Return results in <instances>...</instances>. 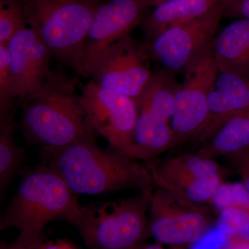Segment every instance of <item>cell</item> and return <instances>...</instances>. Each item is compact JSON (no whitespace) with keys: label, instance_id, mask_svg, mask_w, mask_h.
<instances>
[{"label":"cell","instance_id":"ba28073f","mask_svg":"<svg viewBox=\"0 0 249 249\" xmlns=\"http://www.w3.org/2000/svg\"><path fill=\"white\" fill-rule=\"evenodd\" d=\"M224 17V2L201 17L172 26L145 42L150 58L169 70L185 71L212 45Z\"/></svg>","mask_w":249,"mask_h":249},{"label":"cell","instance_id":"ac0fdd59","mask_svg":"<svg viewBox=\"0 0 249 249\" xmlns=\"http://www.w3.org/2000/svg\"><path fill=\"white\" fill-rule=\"evenodd\" d=\"M196 152L213 160L219 156L239 157L249 151V111L232 116Z\"/></svg>","mask_w":249,"mask_h":249},{"label":"cell","instance_id":"4fadbf2b","mask_svg":"<svg viewBox=\"0 0 249 249\" xmlns=\"http://www.w3.org/2000/svg\"><path fill=\"white\" fill-rule=\"evenodd\" d=\"M10 70L19 104L43 86L50 76L53 55L48 46L30 27L6 44Z\"/></svg>","mask_w":249,"mask_h":249},{"label":"cell","instance_id":"4316f807","mask_svg":"<svg viewBox=\"0 0 249 249\" xmlns=\"http://www.w3.org/2000/svg\"><path fill=\"white\" fill-rule=\"evenodd\" d=\"M43 249H81L74 244L67 240L58 239L55 240H47L44 245Z\"/></svg>","mask_w":249,"mask_h":249},{"label":"cell","instance_id":"277c9868","mask_svg":"<svg viewBox=\"0 0 249 249\" xmlns=\"http://www.w3.org/2000/svg\"><path fill=\"white\" fill-rule=\"evenodd\" d=\"M153 188L117 200L80 206L68 222L90 249H131L149 231Z\"/></svg>","mask_w":249,"mask_h":249},{"label":"cell","instance_id":"5b68a950","mask_svg":"<svg viewBox=\"0 0 249 249\" xmlns=\"http://www.w3.org/2000/svg\"><path fill=\"white\" fill-rule=\"evenodd\" d=\"M27 24L59 62L79 71L85 39L100 3L88 0H20Z\"/></svg>","mask_w":249,"mask_h":249},{"label":"cell","instance_id":"7402d4cb","mask_svg":"<svg viewBox=\"0 0 249 249\" xmlns=\"http://www.w3.org/2000/svg\"><path fill=\"white\" fill-rule=\"evenodd\" d=\"M218 229L229 239L249 242V211L242 208L223 209L219 213Z\"/></svg>","mask_w":249,"mask_h":249},{"label":"cell","instance_id":"484cf974","mask_svg":"<svg viewBox=\"0 0 249 249\" xmlns=\"http://www.w3.org/2000/svg\"><path fill=\"white\" fill-rule=\"evenodd\" d=\"M236 158L239 160V170L242 178V184L245 186L249 196V151Z\"/></svg>","mask_w":249,"mask_h":249},{"label":"cell","instance_id":"44dd1931","mask_svg":"<svg viewBox=\"0 0 249 249\" xmlns=\"http://www.w3.org/2000/svg\"><path fill=\"white\" fill-rule=\"evenodd\" d=\"M16 101L18 96L10 70L7 47L0 43V121L14 115Z\"/></svg>","mask_w":249,"mask_h":249},{"label":"cell","instance_id":"d6986e66","mask_svg":"<svg viewBox=\"0 0 249 249\" xmlns=\"http://www.w3.org/2000/svg\"><path fill=\"white\" fill-rule=\"evenodd\" d=\"M14 115L0 121V194L5 192L18 175L22 173L25 150L15 142Z\"/></svg>","mask_w":249,"mask_h":249},{"label":"cell","instance_id":"8992f818","mask_svg":"<svg viewBox=\"0 0 249 249\" xmlns=\"http://www.w3.org/2000/svg\"><path fill=\"white\" fill-rule=\"evenodd\" d=\"M212 45L185 70L175 95L170 121L175 146L190 139L196 140L207 123L209 96L219 73Z\"/></svg>","mask_w":249,"mask_h":249},{"label":"cell","instance_id":"3957f363","mask_svg":"<svg viewBox=\"0 0 249 249\" xmlns=\"http://www.w3.org/2000/svg\"><path fill=\"white\" fill-rule=\"evenodd\" d=\"M17 192L0 217V229L44 231L49 223L68 222L79 209L78 195L52 168L22 170Z\"/></svg>","mask_w":249,"mask_h":249},{"label":"cell","instance_id":"d4e9b609","mask_svg":"<svg viewBox=\"0 0 249 249\" xmlns=\"http://www.w3.org/2000/svg\"><path fill=\"white\" fill-rule=\"evenodd\" d=\"M224 17L249 19V0H223Z\"/></svg>","mask_w":249,"mask_h":249},{"label":"cell","instance_id":"9a60e30c","mask_svg":"<svg viewBox=\"0 0 249 249\" xmlns=\"http://www.w3.org/2000/svg\"><path fill=\"white\" fill-rule=\"evenodd\" d=\"M172 113L157 106H141L134 134V158L150 160L175 146Z\"/></svg>","mask_w":249,"mask_h":249},{"label":"cell","instance_id":"9c48e42d","mask_svg":"<svg viewBox=\"0 0 249 249\" xmlns=\"http://www.w3.org/2000/svg\"><path fill=\"white\" fill-rule=\"evenodd\" d=\"M150 204L149 232L158 243H196L208 231L211 219L202 204H196L157 185Z\"/></svg>","mask_w":249,"mask_h":249},{"label":"cell","instance_id":"5bb4252c","mask_svg":"<svg viewBox=\"0 0 249 249\" xmlns=\"http://www.w3.org/2000/svg\"><path fill=\"white\" fill-rule=\"evenodd\" d=\"M207 123L196 139L209 140L232 116L249 111V76L219 71L209 96Z\"/></svg>","mask_w":249,"mask_h":249},{"label":"cell","instance_id":"f1b7e54d","mask_svg":"<svg viewBox=\"0 0 249 249\" xmlns=\"http://www.w3.org/2000/svg\"><path fill=\"white\" fill-rule=\"evenodd\" d=\"M131 249H165L160 244H153V245L140 246L137 245Z\"/></svg>","mask_w":249,"mask_h":249},{"label":"cell","instance_id":"cb8c5ba5","mask_svg":"<svg viewBox=\"0 0 249 249\" xmlns=\"http://www.w3.org/2000/svg\"><path fill=\"white\" fill-rule=\"evenodd\" d=\"M47 241L44 231H22L13 242H1L0 249H43Z\"/></svg>","mask_w":249,"mask_h":249},{"label":"cell","instance_id":"ffe728a7","mask_svg":"<svg viewBox=\"0 0 249 249\" xmlns=\"http://www.w3.org/2000/svg\"><path fill=\"white\" fill-rule=\"evenodd\" d=\"M27 25L20 0H0V43L6 45Z\"/></svg>","mask_w":249,"mask_h":249},{"label":"cell","instance_id":"603a6c76","mask_svg":"<svg viewBox=\"0 0 249 249\" xmlns=\"http://www.w3.org/2000/svg\"><path fill=\"white\" fill-rule=\"evenodd\" d=\"M211 202L219 211L242 208L249 211V196L242 183L223 182Z\"/></svg>","mask_w":249,"mask_h":249},{"label":"cell","instance_id":"4dcf8cb0","mask_svg":"<svg viewBox=\"0 0 249 249\" xmlns=\"http://www.w3.org/2000/svg\"><path fill=\"white\" fill-rule=\"evenodd\" d=\"M173 1V0H168V1ZM168 1H167V2H168Z\"/></svg>","mask_w":249,"mask_h":249},{"label":"cell","instance_id":"8fae6325","mask_svg":"<svg viewBox=\"0 0 249 249\" xmlns=\"http://www.w3.org/2000/svg\"><path fill=\"white\" fill-rule=\"evenodd\" d=\"M149 8L148 0H109L98 5L85 39L78 73L90 76L100 57L113 44L130 35L142 24Z\"/></svg>","mask_w":249,"mask_h":249},{"label":"cell","instance_id":"e0dca14e","mask_svg":"<svg viewBox=\"0 0 249 249\" xmlns=\"http://www.w3.org/2000/svg\"><path fill=\"white\" fill-rule=\"evenodd\" d=\"M223 0H173L155 7L142 22L146 42L172 26L193 20L209 13Z\"/></svg>","mask_w":249,"mask_h":249},{"label":"cell","instance_id":"7a4b0ae2","mask_svg":"<svg viewBox=\"0 0 249 249\" xmlns=\"http://www.w3.org/2000/svg\"><path fill=\"white\" fill-rule=\"evenodd\" d=\"M76 85V80L52 72L43 86L19 104L21 127L29 145L52 150L97 134L90 125Z\"/></svg>","mask_w":249,"mask_h":249},{"label":"cell","instance_id":"30bf717a","mask_svg":"<svg viewBox=\"0 0 249 249\" xmlns=\"http://www.w3.org/2000/svg\"><path fill=\"white\" fill-rule=\"evenodd\" d=\"M150 58L146 44L128 35L105 52L90 76L104 89L138 102L152 76Z\"/></svg>","mask_w":249,"mask_h":249},{"label":"cell","instance_id":"6da1fadb","mask_svg":"<svg viewBox=\"0 0 249 249\" xmlns=\"http://www.w3.org/2000/svg\"><path fill=\"white\" fill-rule=\"evenodd\" d=\"M97 134L61 148L42 150L44 165L58 173L76 194L99 196L125 189L153 188L151 173L125 153L103 150Z\"/></svg>","mask_w":249,"mask_h":249},{"label":"cell","instance_id":"2e32d148","mask_svg":"<svg viewBox=\"0 0 249 249\" xmlns=\"http://www.w3.org/2000/svg\"><path fill=\"white\" fill-rule=\"evenodd\" d=\"M213 51L219 71L249 76V19H237L217 32Z\"/></svg>","mask_w":249,"mask_h":249},{"label":"cell","instance_id":"52a82bcc","mask_svg":"<svg viewBox=\"0 0 249 249\" xmlns=\"http://www.w3.org/2000/svg\"><path fill=\"white\" fill-rule=\"evenodd\" d=\"M80 96L93 130L104 137L109 146L135 160L134 134L139 116L137 101L104 89L92 79L83 85Z\"/></svg>","mask_w":249,"mask_h":249},{"label":"cell","instance_id":"7c38bea8","mask_svg":"<svg viewBox=\"0 0 249 249\" xmlns=\"http://www.w3.org/2000/svg\"><path fill=\"white\" fill-rule=\"evenodd\" d=\"M155 184L196 204L212 200L223 181L222 167L196 155L172 157L160 166L148 163Z\"/></svg>","mask_w":249,"mask_h":249},{"label":"cell","instance_id":"f546056e","mask_svg":"<svg viewBox=\"0 0 249 249\" xmlns=\"http://www.w3.org/2000/svg\"><path fill=\"white\" fill-rule=\"evenodd\" d=\"M88 1H92V2L100 3L102 0H88Z\"/></svg>","mask_w":249,"mask_h":249},{"label":"cell","instance_id":"83f0119b","mask_svg":"<svg viewBox=\"0 0 249 249\" xmlns=\"http://www.w3.org/2000/svg\"><path fill=\"white\" fill-rule=\"evenodd\" d=\"M227 249H249V242L234 240L229 242Z\"/></svg>","mask_w":249,"mask_h":249}]
</instances>
